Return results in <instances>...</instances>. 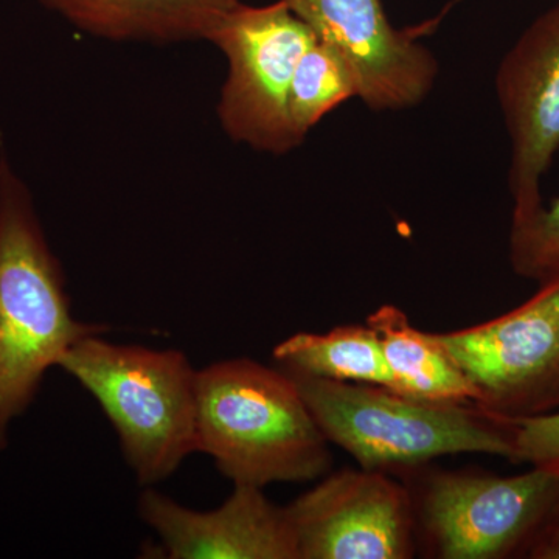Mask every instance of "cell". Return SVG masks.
Instances as JSON below:
<instances>
[{
    "label": "cell",
    "mask_w": 559,
    "mask_h": 559,
    "mask_svg": "<svg viewBox=\"0 0 559 559\" xmlns=\"http://www.w3.org/2000/svg\"><path fill=\"white\" fill-rule=\"evenodd\" d=\"M95 333L106 329L73 314L32 191L0 145V452L47 373L76 341Z\"/></svg>",
    "instance_id": "cell-1"
},
{
    "label": "cell",
    "mask_w": 559,
    "mask_h": 559,
    "mask_svg": "<svg viewBox=\"0 0 559 559\" xmlns=\"http://www.w3.org/2000/svg\"><path fill=\"white\" fill-rule=\"evenodd\" d=\"M198 448L234 485L305 484L330 473V441L280 367L249 358L198 370Z\"/></svg>",
    "instance_id": "cell-2"
},
{
    "label": "cell",
    "mask_w": 559,
    "mask_h": 559,
    "mask_svg": "<svg viewBox=\"0 0 559 559\" xmlns=\"http://www.w3.org/2000/svg\"><path fill=\"white\" fill-rule=\"evenodd\" d=\"M283 370L299 389L326 440L348 452L360 468L399 476L457 454L495 455L514 463L513 421L477 404L437 403L381 385Z\"/></svg>",
    "instance_id": "cell-3"
},
{
    "label": "cell",
    "mask_w": 559,
    "mask_h": 559,
    "mask_svg": "<svg viewBox=\"0 0 559 559\" xmlns=\"http://www.w3.org/2000/svg\"><path fill=\"white\" fill-rule=\"evenodd\" d=\"M81 337L58 369L90 392L116 429L139 484L168 479L198 448V370L178 349Z\"/></svg>",
    "instance_id": "cell-4"
},
{
    "label": "cell",
    "mask_w": 559,
    "mask_h": 559,
    "mask_svg": "<svg viewBox=\"0 0 559 559\" xmlns=\"http://www.w3.org/2000/svg\"><path fill=\"white\" fill-rule=\"evenodd\" d=\"M418 550L436 559L524 558L559 506V473L535 468L514 476L425 465L403 471Z\"/></svg>",
    "instance_id": "cell-5"
},
{
    "label": "cell",
    "mask_w": 559,
    "mask_h": 559,
    "mask_svg": "<svg viewBox=\"0 0 559 559\" xmlns=\"http://www.w3.org/2000/svg\"><path fill=\"white\" fill-rule=\"evenodd\" d=\"M314 32L285 0L235 7L210 35L229 62L221 90V128L234 142L261 153L286 154L299 146L288 120L290 81Z\"/></svg>",
    "instance_id": "cell-6"
},
{
    "label": "cell",
    "mask_w": 559,
    "mask_h": 559,
    "mask_svg": "<svg viewBox=\"0 0 559 559\" xmlns=\"http://www.w3.org/2000/svg\"><path fill=\"white\" fill-rule=\"evenodd\" d=\"M433 336L481 409L510 419L559 409V277L506 314Z\"/></svg>",
    "instance_id": "cell-7"
},
{
    "label": "cell",
    "mask_w": 559,
    "mask_h": 559,
    "mask_svg": "<svg viewBox=\"0 0 559 559\" xmlns=\"http://www.w3.org/2000/svg\"><path fill=\"white\" fill-rule=\"evenodd\" d=\"M286 510L299 559H411L418 551L409 489L382 471L326 473Z\"/></svg>",
    "instance_id": "cell-8"
},
{
    "label": "cell",
    "mask_w": 559,
    "mask_h": 559,
    "mask_svg": "<svg viewBox=\"0 0 559 559\" xmlns=\"http://www.w3.org/2000/svg\"><path fill=\"white\" fill-rule=\"evenodd\" d=\"M290 11L347 61L358 98L371 110L421 105L439 79L436 55L419 38L425 28L393 27L381 0H285Z\"/></svg>",
    "instance_id": "cell-9"
},
{
    "label": "cell",
    "mask_w": 559,
    "mask_h": 559,
    "mask_svg": "<svg viewBox=\"0 0 559 559\" xmlns=\"http://www.w3.org/2000/svg\"><path fill=\"white\" fill-rule=\"evenodd\" d=\"M496 95L510 139L513 215L544 204L540 182L559 150V0L499 62Z\"/></svg>",
    "instance_id": "cell-10"
},
{
    "label": "cell",
    "mask_w": 559,
    "mask_h": 559,
    "mask_svg": "<svg viewBox=\"0 0 559 559\" xmlns=\"http://www.w3.org/2000/svg\"><path fill=\"white\" fill-rule=\"evenodd\" d=\"M139 514L159 536L165 558L299 559L288 510L263 488L235 485L218 509L197 511L146 487Z\"/></svg>",
    "instance_id": "cell-11"
},
{
    "label": "cell",
    "mask_w": 559,
    "mask_h": 559,
    "mask_svg": "<svg viewBox=\"0 0 559 559\" xmlns=\"http://www.w3.org/2000/svg\"><path fill=\"white\" fill-rule=\"evenodd\" d=\"M87 35L114 43L209 40L241 0H39Z\"/></svg>",
    "instance_id": "cell-12"
},
{
    "label": "cell",
    "mask_w": 559,
    "mask_h": 559,
    "mask_svg": "<svg viewBox=\"0 0 559 559\" xmlns=\"http://www.w3.org/2000/svg\"><path fill=\"white\" fill-rule=\"evenodd\" d=\"M380 334L396 392L437 403H474L476 392L433 333L415 329L406 312L382 305L367 318Z\"/></svg>",
    "instance_id": "cell-13"
},
{
    "label": "cell",
    "mask_w": 559,
    "mask_h": 559,
    "mask_svg": "<svg viewBox=\"0 0 559 559\" xmlns=\"http://www.w3.org/2000/svg\"><path fill=\"white\" fill-rule=\"evenodd\" d=\"M283 369L323 380L381 385L395 390L380 334L366 325H342L329 333H296L272 349Z\"/></svg>",
    "instance_id": "cell-14"
},
{
    "label": "cell",
    "mask_w": 559,
    "mask_h": 559,
    "mask_svg": "<svg viewBox=\"0 0 559 559\" xmlns=\"http://www.w3.org/2000/svg\"><path fill=\"white\" fill-rule=\"evenodd\" d=\"M352 98H358V84L347 61L316 36L289 87V127L299 145L320 120Z\"/></svg>",
    "instance_id": "cell-15"
},
{
    "label": "cell",
    "mask_w": 559,
    "mask_h": 559,
    "mask_svg": "<svg viewBox=\"0 0 559 559\" xmlns=\"http://www.w3.org/2000/svg\"><path fill=\"white\" fill-rule=\"evenodd\" d=\"M511 270L518 277L544 283L559 277V197L524 216H511Z\"/></svg>",
    "instance_id": "cell-16"
},
{
    "label": "cell",
    "mask_w": 559,
    "mask_h": 559,
    "mask_svg": "<svg viewBox=\"0 0 559 559\" xmlns=\"http://www.w3.org/2000/svg\"><path fill=\"white\" fill-rule=\"evenodd\" d=\"M514 425V463L559 473V409L511 419Z\"/></svg>",
    "instance_id": "cell-17"
},
{
    "label": "cell",
    "mask_w": 559,
    "mask_h": 559,
    "mask_svg": "<svg viewBox=\"0 0 559 559\" xmlns=\"http://www.w3.org/2000/svg\"><path fill=\"white\" fill-rule=\"evenodd\" d=\"M524 558L559 559V506L538 530Z\"/></svg>",
    "instance_id": "cell-18"
},
{
    "label": "cell",
    "mask_w": 559,
    "mask_h": 559,
    "mask_svg": "<svg viewBox=\"0 0 559 559\" xmlns=\"http://www.w3.org/2000/svg\"><path fill=\"white\" fill-rule=\"evenodd\" d=\"M455 2H462V0H455Z\"/></svg>",
    "instance_id": "cell-19"
}]
</instances>
